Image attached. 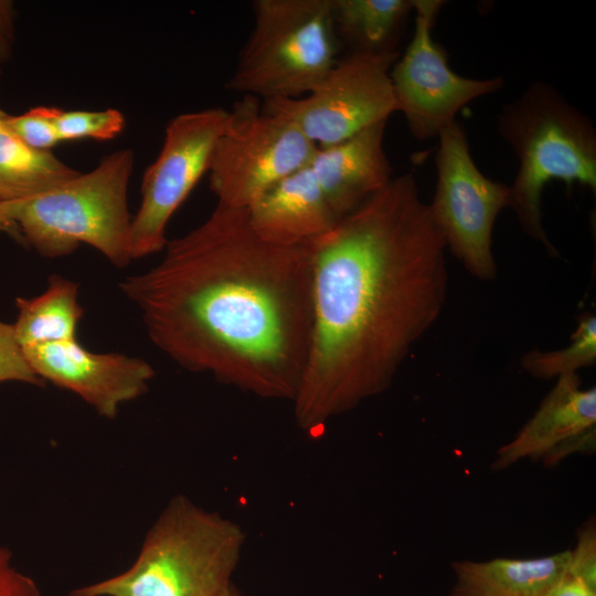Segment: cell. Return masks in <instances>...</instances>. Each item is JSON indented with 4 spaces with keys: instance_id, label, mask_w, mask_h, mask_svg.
Wrapping results in <instances>:
<instances>
[{
    "instance_id": "8992f818",
    "label": "cell",
    "mask_w": 596,
    "mask_h": 596,
    "mask_svg": "<svg viewBox=\"0 0 596 596\" xmlns=\"http://www.w3.org/2000/svg\"><path fill=\"white\" fill-rule=\"evenodd\" d=\"M337 52L331 0H257L226 87L264 99L299 98L324 78Z\"/></svg>"
},
{
    "instance_id": "9c48e42d",
    "label": "cell",
    "mask_w": 596,
    "mask_h": 596,
    "mask_svg": "<svg viewBox=\"0 0 596 596\" xmlns=\"http://www.w3.org/2000/svg\"><path fill=\"white\" fill-rule=\"evenodd\" d=\"M438 139L436 190L428 204L432 217L447 249L466 269L478 279L492 280L497 275L492 231L498 214L509 204V187L478 169L457 119Z\"/></svg>"
},
{
    "instance_id": "2e32d148",
    "label": "cell",
    "mask_w": 596,
    "mask_h": 596,
    "mask_svg": "<svg viewBox=\"0 0 596 596\" xmlns=\"http://www.w3.org/2000/svg\"><path fill=\"white\" fill-rule=\"evenodd\" d=\"M568 557L570 550L535 558L456 562L449 596H545L565 574Z\"/></svg>"
},
{
    "instance_id": "83f0119b",
    "label": "cell",
    "mask_w": 596,
    "mask_h": 596,
    "mask_svg": "<svg viewBox=\"0 0 596 596\" xmlns=\"http://www.w3.org/2000/svg\"><path fill=\"white\" fill-rule=\"evenodd\" d=\"M0 233L7 234L8 236L13 238L14 241H17L19 243H22V238H21V235H20L18 228L10 225V224H8V223H6V222H2L1 220H0Z\"/></svg>"
},
{
    "instance_id": "ac0fdd59",
    "label": "cell",
    "mask_w": 596,
    "mask_h": 596,
    "mask_svg": "<svg viewBox=\"0 0 596 596\" xmlns=\"http://www.w3.org/2000/svg\"><path fill=\"white\" fill-rule=\"evenodd\" d=\"M0 108V202L25 199L58 185L79 173L52 151L35 150L7 126Z\"/></svg>"
},
{
    "instance_id": "30bf717a",
    "label": "cell",
    "mask_w": 596,
    "mask_h": 596,
    "mask_svg": "<svg viewBox=\"0 0 596 596\" xmlns=\"http://www.w3.org/2000/svg\"><path fill=\"white\" fill-rule=\"evenodd\" d=\"M230 111L205 108L173 117L156 160L145 170L141 202L130 225L131 259L163 251L169 220L209 171Z\"/></svg>"
},
{
    "instance_id": "d4e9b609",
    "label": "cell",
    "mask_w": 596,
    "mask_h": 596,
    "mask_svg": "<svg viewBox=\"0 0 596 596\" xmlns=\"http://www.w3.org/2000/svg\"><path fill=\"white\" fill-rule=\"evenodd\" d=\"M0 596H40L35 582L12 565L4 547H0Z\"/></svg>"
},
{
    "instance_id": "5bb4252c",
    "label": "cell",
    "mask_w": 596,
    "mask_h": 596,
    "mask_svg": "<svg viewBox=\"0 0 596 596\" xmlns=\"http://www.w3.org/2000/svg\"><path fill=\"white\" fill-rule=\"evenodd\" d=\"M386 121L372 125L336 145L317 148L309 168L330 209L341 220L391 181L384 151Z\"/></svg>"
},
{
    "instance_id": "6da1fadb",
    "label": "cell",
    "mask_w": 596,
    "mask_h": 596,
    "mask_svg": "<svg viewBox=\"0 0 596 596\" xmlns=\"http://www.w3.org/2000/svg\"><path fill=\"white\" fill-rule=\"evenodd\" d=\"M163 251L156 266L119 283L151 342L188 371L292 402L312 330L311 241L269 243L247 209L216 203Z\"/></svg>"
},
{
    "instance_id": "f546056e",
    "label": "cell",
    "mask_w": 596,
    "mask_h": 596,
    "mask_svg": "<svg viewBox=\"0 0 596 596\" xmlns=\"http://www.w3.org/2000/svg\"><path fill=\"white\" fill-rule=\"evenodd\" d=\"M1 67H2V64L0 63V78H1Z\"/></svg>"
},
{
    "instance_id": "cb8c5ba5",
    "label": "cell",
    "mask_w": 596,
    "mask_h": 596,
    "mask_svg": "<svg viewBox=\"0 0 596 596\" xmlns=\"http://www.w3.org/2000/svg\"><path fill=\"white\" fill-rule=\"evenodd\" d=\"M566 574L596 588V528L588 522L578 535L574 550L570 551Z\"/></svg>"
},
{
    "instance_id": "5b68a950",
    "label": "cell",
    "mask_w": 596,
    "mask_h": 596,
    "mask_svg": "<svg viewBox=\"0 0 596 596\" xmlns=\"http://www.w3.org/2000/svg\"><path fill=\"white\" fill-rule=\"evenodd\" d=\"M134 161L130 149L116 150L91 171L42 193L0 202V220L17 227L22 243L41 256H65L86 244L124 267L132 260L128 185Z\"/></svg>"
},
{
    "instance_id": "52a82bcc",
    "label": "cell",
    "mask_w": 596,
    "mask_h": 596,
    "mask_svg": "<svg viewBox=\"0 0 596 596\" xmlns=\"http://www.w3.org/2000/svg\"><path fill=\"white\" fill-rule=\"evenodd\" d=\"M210 163L217 203L248 209L265 191L308 167L317 147L289 120L267 113L258 97L243 95L228 110Z\"/></svg>"
},
{
    "instance_id": "7402d4cb",
    "label": "cell",
    "mask_w": 596,
    "mask_h": 596,
    "mask_svg": "<svg viewBox=\"0 0 596 596\" xmlns=\"http://www.w3.org/2000/svg\"><path fill=\"white\" fill-rule=\"evenodd\" d=\"M56 108L36 106L21 115L7 114L6 123L26 146L40 151H52L62 142L55 125Z\"/></svg>"
},
{
    "instance_id": "7c38bea8",
    "label": "cell",
    "mask_w": 596,
    "mask_h": 596,
    "mask_svg": "<svg viewBox=\"0 0 596 596\" xmlns=\"http://www.w3.org/2000/svg\"><path fill=\"white\" fill-rule=\"evenodd\" d=\"M32 371L43 381L68 390L106 418L143 395L155 376L143 359L121 353H96L77 339L21 349Z\"/></svg>"
},
{
    "instance_id": "484cf974",
    "label": "cell",
    "mask_w": 596,
    "mask_h": 596,
    "mask_svg": "<svg viewBox=\"0 0 596 596\" xmlns=\"http://www.w3.org/2000/svg\"><path fill=\"white\" fill-rule=\"evenodd\" d=\"M17 11L13 1L0 0V63L11 56L15 40Z\"/></svg>"
},
{
    "instance_id": "d6986e66",
    "label": "cell",
    "mask_w": 596,
    "mask_h": 596,
    "mask_svg": "<svg viewBox=\"0 0 596 596\" xmlns=\"http://www.w3.org/2000/svg\"><path fill=\"white\" fill-rule=\"evenodd\" d=\"M413 10L414 0H331L336 34L351 51H395L397 34Z\"/></svg>"
},
{
    "instance_id": "8fae6325",
    "label": "cell",
    "mask_w": 596,
    "mask_h": 596,
    "mask_svg": "<svg viewBox=\"0 0 596 596\" xmlns=\"http://www.w3.org/2000/svg\"><path fill=\"white\" fill-rule=\"evenodd\" d=\"M440 0H414L415 30L402 57L391 68L397 104L408 129L417 140L438 137L471 100L504 86L502 77L475 79L455 73L432 31Z\"/></svg>"
},
{
    "instance_id": "4fadbf2b",
    "label": "cell",
    "mask_w": 596,
    "mask_h": 596,
    "mask_svg": "<svg viewBox=\"0 0 596 596\" xmlns=\"http://www.w3.org/2000/svg\"><path fill=\"white\" fill-rule=\"evenodd\" d=\"M596 389H583L577 373L557 377L551 392L517 436L497 453L493 467L504 469L525 458L555 464L595 443Z\"/></svg>"
},
{
    "instance_id": "ba28073f",
    "label": "cell",
    "mask_w": 596,
    "mask_h": 596,
    "mask_svg": "<svg viewBox=\"0 0 596 596\" xmlns=\"http://www.w3.org/2000/svg\"><path fill=\"white\" fill-rule=\"evenodd\" d=\"M396 51H351L299 98L264 99L262 108L292 123L317 148L341 142L397 111L391 68Z\"/></svg>"
},
{
    "instance_id": "e0dca14e",
    "label": "cell",
    "mask_w": 596,
    "mask_h": 596,
    "mask_svg": "<svg viewBox=\"0 0 596 596\" xmlns=\"http://www.w3.org/2000/svg\"><path fill=\"white\" fill-rule=\"evenodd\" d=\"M15 306L18 315L12 328L21 349L77 339L83 308L76 283L52 275L42 294L32 298L19 297Z\"/></svg>"
},
{
    "instance_id": "f1b7e54d",
    "label": "cell",
    "mask_w": 596,
    "mask_h": 596,
    "mask_svg": "<svg viewBox=\"0 0 596 596\" xmlns=\"http://www.w3.org/2000/svg\"><path fill=\"white\" fill-rule=\"evenodd\" d=\"M219 596H242L238 590L231 584Z\"/></svg>"
},
{
    "instance_id": "7a4b0ae2",
    "label": "cell",
    "mask_w": 596,
    "mask_h": 596,
    "mask_svg": "<svg viewBox=\"0 0 596 596\" xmlns=\"http://www.w3.org/2000/svg\"><path fill=\"white\" fill-rule=\"evenodd\" d=\"M312 330L292 400L297 425L327 423L383 393L444 307L446 243L413 174L311 241Z\"/></svg>"
},
{
    "instance_id": "9a60e30c",
    "label": "cell",
    "mask_w": 596,
    "mask_h": 596,
    "mask_svg": "<svg viewBox=\"0 0 596 596\" xmlns=\"http://www.w3.org/2000/svg\"><path fill=\"white\" fill-rule=\"evenodd\" d=\"M247 211L254 232L264 241L278 245L310 242L340 221L309 166L275 183Z\"/></svg>"
},
{
    "instance_id": "ffe728a7",
    "label": "cell",
    "mask_w": 596,
    "mask_h": 596,
    "mask_svg": "<svg viewBox=\"0 0 596 596\" xmlns=\"http://www.w3.org/2000/svg\"><path fill=\"white\" fill-rule=\"evenodd\" d=\"M596 361V317L584 313L567 347L554 351L532 350L521 359L522 368L538 379H557L574 374Z\"/></svg>"
},
{
    "instance_id": "4316f807",
    "label": "cell",
    "mask_w": 596,
    "mask_h": 596,
    "mask_svg": "<svg viewBox=\"0 0 596 596\" xmlns=\"http://www.w3.org/2000/svg\"><path fill=\"white\" fill-rule=\"evenodd\" d=\"M545 596H596V588L565 573Z\"/></svg>"
},
{
    "instance_id": "3957f363",
    "label": "cell",
    "mask_w": 596,
    "mask_h": 596,
    "mask_svg": "<svg viewBox=\"0 0 596 596\" xmlns=\"http://www.w3.org/2000/svg\"><path fill=\"white\" fill-rule=\"evenodd\" d=\"M245 541L240 524L179 494L128 570L68 596H219L232 584Z\"/></svg>"
},
{
    "instance_id": "277c9868",
    "label": "cell",
    "mask_w": 596,
    "mask_h": 596,
    "mask_svg": "<svg viewBox=\"0 0 596 596\" xmlns=\"http://www.w3.org/2000/svg\"><path fill=\"white\" fill-rule=\"evenodd\" d=\"M497 127L519 160L508 206L528 236L557 253L543 228L542 193L552 180L595 192L593 121L550 84L536 82L503 107Z\"/></svg>"
},
{
    "instance_id": "603a6c76",
    "label": "cell",
    "mask_w": 596,
    "mask_h": 596,
    "mask_svg": "<svg viewBox=\"0 0 596 596\" xmlns=\"http://www.w3.org/2000/svg\"><path fill=\"white\" fill-rule=\"evenodd\" d=\"M21 382L42 386L44 382L32 371L15 341L12 323L0 320V383Z\"/></svg>"
},
{
    "instance_id": "44dd1931",
    "label": "cell",
    "mask_w": 596,
    "mask_h": 596,
    "mask_svg": "<svg viewBox=\"0 0 596 596\" xmlns=\"http://www.w3.org/2000/svg\"><path fill=\"white\" fill-rule=\"evenodd\" d=\"M124 114L115 108L64 110L56 108L55 125L61 141L79 139L110 140L125 128Z\"/></svg>"
}]
</instances>
